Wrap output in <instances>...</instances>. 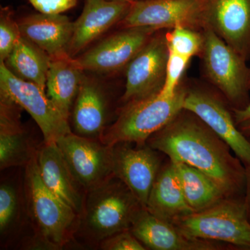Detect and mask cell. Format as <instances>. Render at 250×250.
Here are the masks:
<instances>
[{"label":"cell","instance_id":"28","mask_svg":"<svg viewBox=\"0 0 250 250\" xmlns=\"http://www.w3.org/2000/svg\"><path fill=\"white\" fill-rule=\"evenodd\" d=\"M189 61L190 59L169 52L166 82L161 94L166 96H172L175 94Z\"/></svg>","mask_w":250,"mask_h":250},{"label":"cell","instance_id":"10","mask_svg":"<svg viewBox=\"0 0 250 250\" xmlns=\"http://www.w3.org/2000/svg\"><path fill=\"white\" fill-rule=\"evenodd\" d=\"M119 24L122 29L151 27L158 31L178 26L200 31L205 28L200 0H137Z\"/></svg>","mask_w":250,"mask_h":250},{"label":"cell","instance_id":"2","mask_svg":"<svg viewBox=\"0 0 250 250\" xmlns=\"http://www.w3.org/2000/svg\"><path fill=\"white\" fill-rule=\"evenodd\" d=\"M24 187L34 233L29 250H62L75 243L80 215L46 187L36 156L24 167Z\"/></svg>","mask_w":250,"mask_h":250},{"label":"cell","instance_id":"17","mask_svg":"<svg viewBox=\"0 0 250 250\" xmlns=\"http://www.w3.org/2000/svg\"><path fill=\"white\" fill-rule=\"evenodd\" d=\"M21 107L0 93V170L24 167L37 154L35 142L21 121Z\"/></svg>","mask_w":250,"mask_h":250},{"label":"cell","instance_id":"19","mask_svg":"<svg viewBox=\"0 0 250 250\" xmlns=\"http://www.w3.org/2000/svg\"><path fill=\"white\" fill-rule=\"evenodd\" d=\"M36 158L46 187L80 215L86 190L72 174L57 143H46L42 140Z\"/></svg>","mask_w":250,"mask_h":250},{"label":"cell","instance_id":"29","mask_svg":"<svg viewBox=\"0 0 250 250\" xmlns=\"http://www.w3.org/2000/svg\"><path fill=\"white\" fill-rule=\"evenodd\" d=\"M103 250H146V248L130 230L118 232L105 238L98 246Z\"/></svg>","mask_w":250,"mask_h":250},{"label":"cell","instance_id":"30","mask_svg":"<svg viewBox=\"0 0 250 250\" xmlns=\"http://www.w3.org/2000/svg\"><path fill=\"white\" fill-rule=\"evenodd\" d=\"M39 13L48 15H59L72 9L77 0H27Z\"/></svg>","mask_w":250,"mask_h":250},{"label":"cell","instance_id":"11","mask_svg":"<svg viewBox=\"0 0 250 250\" xmlns=\"http://www.w3.org/2000/svg\"><path fill=\"white\" fill-rule=\"evenodd\" d=\"M57 143L72 174L86 191L114 176L113 146L72 131Z\"/></svg>","mask_w":250,"mask_h":250},{"label":"cell","instance_id":"23","mask_svg":"<svg viewBox=\"0 0 250 250\" xmlns=\"http://www.w3.org/2000/svg\"><path fill=\"white\" fill-rule=\"evenodd\" d=\"M84 72L75 59L68 54L51 58L46 93L67 121H70L72 106Z\"/></svg>","mask_w":250,"mask_h":250},{"label":"cell","instance_id":"26","mask_svg":"<svg viewBox=\"0 0 250 250\" xmlns=\"http://www.w3.org/2000/svg\"><path fill=\"white\" fill-rule=\"evenodd\" d=\"M166 39L169 52L190 59L201 54L202 31L178 26L166 30Z\"/></svg>","mask_w":250,"mask_h":250},{"label":"cell","instance_id":"18","mask_svg":"<svg viewBox=\"0 0 250 250\" xmlns=\"http://www.w3.org/2000/svg\"><path fill=\"white\" fill-rule=\"evenodd\" d=\"M111 102L104 88L84 75L70 114L72 132L83 137L100 139L111 125Z\"/></svg>","mask_w":250,"mask_h":250},{"label":"cell","instance_id":"22","mask_svg":"<svg viewBox=\"0 0 250 250\" xmlns=\"http://www.w3.org/2000/svg\"><path fill=\"white\" fill-rule=\"evenodd\" d=\"M146 208L153 215L171 223L194 212L188 205L173 163L170 159L161 166Z\"/></svg>","mask_w":250,"mask_h":250},{"label":"cell","instance_id":"24","mask_svg":"<svg viewBox=\"0 0 250 250\" xmlns=\"http://www.w3.org/2000/svg\"><path fill=\"white\" fill-rule=\"evenodd\" d=\"M50 57L34 42L21 36L4 63L13 75L35 83L45 91Z\"/></svg>","mask_w":250,"mask_h":250},{"label":"cell","instance_id":"33","mask_svg":"<svg viewBox=\"0 0 250 250\" xmlns=\"http://www.w3.org/2000/svg\"><path fill=\"white\" fill-rule=\"evenodd\" d=\"M238 126L245 136H247L248 135L250 134V121L242 123V124L238 125Z\"/></svg>","mask_w":250,"mask_h":250},{"label":"cell","instance_id":"36","mask_svg":"<svg viewBox=\"0 0 250 250\" xmlns=\"http://www.w3.org/2000/svg\"><path fill=\"white\" fill-rule=\"evenodd\" d=\"M249 87H250V67Z\"/></svg>","mask_w":250,"mask_h":250},{"label":"cell","instance_id":"6","mask_svg":"<svg viewBox=\"0 0 250 250\" xmlns=\"http://www.w3.org/2000/svg\"><path fill=\"white\" fill-rule=\"evenodd\" d=\"M200 57L210 83L232 104L242 108L250 103V67L246 59L230 47L210 28H205Z\"/></svg>","mask_w":250,"mask_h":250},{"label":"cell","instance_id":"12","mask_svg":"<svg viewBox=\"0 0 250 250\" xmlns=\"http://www.w3.org/2000/svg\"><path fill=\"white\" fill-rule=\"evenodd\" d=\"M184 108L192 112L228 143L243 165H250V142L241 132L225 103L202 88H187Z\"/></svg>","mask_w":250,"mask_h":250},{"label":"cell","instance_id":"35","mask_svg":"<svg viewBox=\"0 0 250 250\" xmlns=\"http://www.w3.org/2000/svg\"><path fill=\"white\" fill-rule=\"evenodd\" d=\"M246 137L248 138V139L249 140V141L250 142V134L248 135V136H247Z\"/></svg>","mask_w":250,"mask_h":250},{"label":"cell","instance_id":"7","mask_svg":"<svg viewBox=\"0 0 250 250\" xmlns=\"http://www.w3.org/2000/svg\"><path fill=\"white\" fill-rule=\"evenodd\" d=\"M0 93L25 110L39 126L46 143H57L71 132L70 122L57 109L46 91L35 83L15 76L0 62Z\"/></svg>","mask_w":250,"mask_h":250},{"label":"cell","instance_id":"20","mask_svg":"<svg viewBox=\"0 0 250 250\" xmlns=\"http://www.w3.org/2000/svg\"><path fill=\"white\" fill-rule=\"evenodd\" d=\"M131 3L111 0H85L84 8L74 22L67 54L72 58L102 34L120 23L129 12Z\"/></svg>","mask_w":250,"mask_h":250},{"label":"cell","instance_id":"4","mask_svg":"<svg viewBox=\"0 0 250 250\" xmlns=\"http://www.w3.org/2000/svg\"><path fill=\"white\" fill-rule=\"evenodd\" d=\"M187 88L183 84L172 96L160 93L130 102L118 108L115 121L100 137L104 144L118 143L142 146L149 138L168 124L184 108Z\"/></svg>","mask_w":250,"mask_h":250},{"label":"cell","instance_id":"34","mask_svg":"<svg viewBox=\"0 0 250 250\" xmlns=\"http://www.w3.org/2000/svg\"><path fill=\"white\" fill-rule=\"evenodd\" d=\"M111 1H127V2H134V1H137V0H111Z\"/></svg>","mask_w":250,"mask_h":250},{"label":"cell","instance_id":"14","mask_svg":"<svg viewBox=\"0 0 250 250\" xmlns=\"http://www.w3.org/2000/svg\"><path fill=\"white\" fill-rule=\"evenodd\" d=\"M75 58L83 71L112 73L129 62L158 30L151 27L125 28Z\"/></svg>","mask_w":250,"mask_h":250},{"label":"cell","instance_id":"27","mask_svg":"<svg viewBox=\"0 0 250 250\" xmlns=\"http://www.w3.org/2000/svg\"><path fill=\"white\" fill-rule=\"evenodd\" d=\"M21 29L9 6L0 11V62H4L21 39Z\"/></svg>","mask_w":250,"mask_h":250},{"label":"cell","instance_id":"15","mask_svg":"<svg viewBox=\"0 0 250 250\" xmlns=\"http://www.w3.org/2000/svg\"><path fill=\"white\" fill-rule=\"evenodd\" d=\"M200 2L205 28L212 29L248 60L250 57V0H200Z\"/></svg>","mask_w":250,"mask_h":250},{"label":"cell","instance_id":"25","mask_svg":"<svg viewBox=\"0 0 250 250\" xmlns=\"http://www.w3.org/2000/svg\"><path fill=\"white\" fill-rule=\"evenodd\" d=\"M172 162L186 200L194 212L205 210L227 197L218 184L202 171L184 163Z\"/></svg>","mask_w":250,"mask_h":250},{"label":"cell","instance_id":"13","mask_svg":"<svg viewBox=\"0 0 250 250\" xmlns=\"http://www.w3.org/2000/svg\"><path fill=\"white\" fill-rule=\"evenodd\" d=\"M133 143H118L113 146V172L126 184L144 208L154 181L163 165L159 151Z\"/></svg>","mask_w":250,"mask_h":250},{"label":"cell","instance_id":"21","mask_svg":"<svg viewBox=\"0 0 250 250\" xmlns=\"http://www.w3.org/2000/svg\"><path fill=\"white\" fill-rule=\"evenodd\" d=\"M23 37L34 42L50 58L67 54L74 22L64 15L31 14L18 22Z\"/></svg>","mask_w":250,"mask_h":250},{"label":"cell","instance_id":"8","mask_svg":"<svg viewBox=\"0 0 250 250\" xmlns=\"http://www.w3.org/2000/svg\"><path fill=\"white\" fill-rule=\"evenodd\" d=\"M0 182V238L1 249L29 250L34 233L28 215L24 167L1 170Z\"/></svg>","mask_w":250,"mask_h":250},{"label":"cell","instance_id":"9","mask_svg":"<svg viewBox=\"0 0 250 250\" xmlns=\"http://www.w3.org/2000/svg\"><path fill=\"white\" fill-rule=\"evenodd\" d=\"M168 54L166 31H158L126 66L121 106L160 93L166 82Z\"/></svg>","mask_w":250,"mask_h":250},{"label":"cell","instance_id":"3","mask_svg":"<svg viewBox=\"0 0 250 250\" xmlns=\"http://www.w3.org/2000/svg\"><path fill=\"white\" fill-rule=\"evenodd\" d=\"M143 207L126 184L113 176L87 190L75 242L98 248L105 238L129 230Z\"/></svg>","mask_w":250,"mask_h":250},{"label":"cell","instance_id":"32","mask_svg":"<svg viewBox=\"0 0 250 250\" xmlns=\"http://www.w3.org/2000/svg\"><path fill=\"white\" fill-rule=\"evenodd\" d=\"M246 167V188H245L244 202L247 215L250 223V165Z\"/></svg>","mask_w":250,"mask_h":250},{"label":"cell","instance_id":"5","mask_svg":"<svg viewBox=\"0 0 250 250\" xmlns=\"http://www.w3.org/2000/svg\"><path fill=\"white\" fill-rule=\"evenodd\" d=\"M172 224L188 236L224 243L235 250H250V223L244 197H225L211 207L182 217Z\"/></svg>","mask_w":250,"mask_h":250},{"label":"cell","instance_id":"31","mask_svg":"<svg viewBox=\"0 0 250 250\" xmlns=\"http://www.w3.org/2000/svg\"><path fill=\"white\" fill-rule=\"evenodd\" d=\"M233 116L238 126L250 121V102L244 108H233Z\"/></svg>","mask_w":250,"mask_h":250},{"label":"cell","instance_id":"1","mask_svg":"<svg viewBox=\"0 0 250 250\" xmlns=\"http://www.w3.org/2000/svg\"><path fill=\"white\" fill-rule=\"evenodd\" d=\"M146 143L170 161L203 172L227 197H244L246 167L228 143L192 112L183 108Z\"/></svg>","mask_w":250,"mask_h":250},{"label":"cell","instance_id":"16","mask_svg":"<svg viewBox=\"0 0 250 250\" xmlns=\"http://www.w3.org/2000/svg\"><path fill=\"white\" fill-rule=\"evenodd\" d=\"M129 230L147 250H235L224 243L188 236L174 224L153 215L144 207L135 216Z\"/></svg>","mask_w":250,"mask_h":250}]
</instances>
